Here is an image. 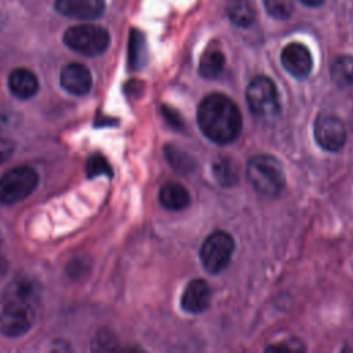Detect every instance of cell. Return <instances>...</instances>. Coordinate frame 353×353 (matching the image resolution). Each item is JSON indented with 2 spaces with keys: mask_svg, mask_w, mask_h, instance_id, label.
Returning a JSON list of instances; mask_svg holds the SVG:
<instances>
[{
  "mask_svg": "<svg viewBox=\"0 0 353 353\" xmlns=\"http://www.w3.org/2000/svg\"><path fill=\"white\" fill-rule=\"evenodd\" d=\"M197 124L212 142L225 145L233 142L241 131L243 117L237 105L221 92H211L197 108Z\"/></svg>",
  "mask_w": 353,
  "mask_h": 353,
  "instance_id": "6da1fadb",
  "label": "cell"
},
{
  "mask_svg": "<svg viewBox=\"0 0 353 353\" xmlns=\"http://www.w3.org/2000/svg\"><path fill=\"white\" fill-rule=\"evenodd\" d=\"M34 299L36 294L32 283L19 280L8 285L0 313V331L4 335L14 338L30 330L34 321Z\"/></svg>",
  "mask_w": 353,
  "mask_h": 353,
  "instance_id": "7a4b0ae2",
  "label": "cell"
},
{
  "mask_svg": "<svg viewBox=\"0 0 353 353\" xmlns=\"http://www.w3.org/2000/svg\"><path fill=\"white\" fill-rule=\"evenodd\" d=\"M247 178L252 188L266 197H277L285 186L284 168L270 154L254 156L247 164Z\"/></svg>",
  "mask_w": 353,
  "mask_h": 353,
  "instance_id": "3957f363",
  "label": "cell"
},
{
  "mask_svg": "<svg viewBox=\"0 0 353 353\" xmlns=\"http://www.w3.org/2000/svg\"><path fill=\"white\" fill-rule=\"evenodd\" d=\"M63 41L70 50L81 55L95 57L106 51L110 43V36L102 26L81 23L70 26L63 34Z\"/></svg>",
  "mask_w": 353,
  "mask_h": 353,
  "instance_id": "277c9868",
  "label": "cell"
},
{
  "mask_svg": "<svg viewBox=\"0 0 353 353\" xmlns=\"http://www.w3.org/2000/svg\"><path fill=\"white\" fill-rule=\"evenodd\" d=\"M39 175L30 167H17L0 178V203L15 204L26 199L37 186Z\"/></svg>",
  "mask_w": 353,
  "mask_h": 353,
  "instance_id": "5b68a950",
  "label": "cell"
},
{
  "mask_svg": "<svg viewBox=\"0 0 353 353\" xmlns=\"http://www.w3.org/2000/svg\"><path fill=\"white\" fill-rule=\"evenodd\" d=\"M234 252L233 237L222 230L211 233L200 248V259L208 273L222 272L232 259Z\"/></svg>",
  "mask_w": 353,
  "mask_h": 353,
  "instance_id": "8992f818",
  "label": "cell"
},
{
  "mask_svg": "<svg viewBox=\"0 0 353 353\" xmlns=\"http://www.w3.org/2000/svg\"><path fill=\"white\" fill-rule=\"evenodd\" d=\"M245 98L251 112L256 116L269 117L280 110L277 87L266 76H258L250 81Z\"/></svg>",
  "mask_w": 353,
  "mask_h": 353,
  "instance_id": "52a82bcc",
  "label": "cell"
},
{
  "mask_svg": "<svg viewBox=\"0 0 353 353\" xmlns=\"http://www.w3.org/2000/svg\"><path fill=\"white\" fill-rule=\"evenodd\" d=\"M314 139L328 152L339 150L346 142V128L334 114H320L314 121Z\"/></svg>",
  "mask_w": 353,
  "mask_h": 353,
  "instance_id": "ba28073f",
  "label": "cell"
},
{
  "mask_svg": "<svg viewBox=\"0 0 353 353\" xmlns=\"http://www.w3.org/2000/svg\"><path fill=\"white\" fill-rule=\"evenodd\" d=\"M284 69L296 79L309 76L313 69V58L310 51L302 43L287 44L280 55Z\"/></svg>",
  "mask_w": 353,
  "mask_h": 353,
  "instance_id": "9c48e42d",
  "label": "cell"
},
{
  "mask_svg": "<svg viewBox=\"0 0 353 353\" xmlns=\"http://www.w3.org/2000/svg\"><path fill=\"white\" fill-rule=\"evenodd\" d=\"M59 81L65 91L73 95H84L91 88L92 77L87 66H84L83 63L72 62L62 68Z\"/></svg>",
  "mask_w": 353,
  "mask_h": 353,
  "instance_id": "30bf717a",
  "label": "cell"
},
{
  "mask_svg": "<svg viewBox=\"0 0 353 353\" xmlns=\"http://www.w3.org/2000/svg\"><path fill=\"white\" fill-rule=\"evenodd\" d=\"M55 8L68 18L90 21L102 15L105 0H57Z\"/></svg>",
  "mask_w": 353,
  "mask_h": 353,
  "instance_id": "8fae6325",
  "label": "cell"
},
{
  "mask_svg": "<svg viewBox=\"0 0 353 353\" xmlns=\"http://www.w3.org/2000/svg\"><path fill=\"white\" fill-rule=\"evenodd\" d=\"M211 301V288L203 279L192 280L181 296V306L188 313L204 312Z\"/></svg>",
  "mask_w": 353,
  "mask_h": 353,
  "instance_id": "7c38bea8",
  "label": "cell"
},
{
  "mask_svg": "<svg viewBox=\"0 0 353 353\" xmlns=\"http://www.w3.org/2000/svg\"><path fill=\"white\" fill-rule=\"evenodd\" d=\"M10 91L19 99H29L36 95L39 90V80L36 74L25 68L14 69L8 76Z\"/></svg>",
  "mask_w": 353,
  "mask_h": 353,
  "instance_id": "4fadbf2b",
  "label": "cell"
},
{
  "mask_svg": "<svg viewBox=\"0 0 353 353\" xmlns=\"http://www.w3.org/2000/svg\"><path fill=\"white\" fill-rule=\"evenodd\" d=\"M159 201L167 210L181 211L190 204V193L183 185L168 182L160 189Z\"/></svg>",
  "mask_w": 353,
  "mask_h": 353,
  "instance_id": "5bb4252c",
  "label": "cell"
},
{
  "mask_svg": "<svg viewBox=\"0 0 353 353\" xmlns=\"http://www.w3.org/2000/svg\"><path fill=\"white\" fill-rule=\"evenodd\" d=\"M225 8L229 19L240 28L250 26L255 19V10L250 0H226Z\"/></svg>",
  "mask_w": 353,
  "mask_h": 353,
  "instance_id": "9a60e30c",
  "label": "cell"
},
{
  "mask_svg": "<svg viewBox=\"0 0 353 353\" xmlns=\"http://www.w3.org/2000/svg\"><path fill=\"white\" fill-rule=\"evenodd\" d=\"M331 77L339 87H353V57H338L331 66Z\"/></svg>",
  "mask_w": 353,
  "mask_h": 353,
  "instance_id": "2e32d148",
  "label": "cell"
},
{
  "mask_svg": "<svg viewBox=\"0 0 353 353\" xmlns=\"http://www.w3.org/2000/svg\"><path fill=\"white\" fill-rule=\"evenodd\" d=\"M225 65V57L219 50H208L205 51L199 63V72L203 77L212 79L218 76Z\"/></svg>",
  "mask_w": 353,
  "mask_h": 353,
  "instance_id": "e0dca14e",
  "label": "cell"
},
{
  "mask_svg": "<svg viewBox=\"0 0 353 353\" xmlns=\"http://www.w3.org/2000/svg\"><path fill=\"white\" fill-rule=\"evenodd\" d=\"M212 171L216 181L222 186H233L237 182V171L234 163L228 157H222L214 161Z\"/></svg>",
  "mask_w": 353,
  "mask_h": 353,
  "instance_id": "ac0fdd59",
  "label": "cell"
},
{
  "mask_svg": "<svg viewBox=\"0 0 353 353\" xmlns=\"http://www.w3.org/2000/svg\"><path fill=\"white\" fill-rule=\"evenodd\" d=\"M146 59V46L145 37L138 30H132L130 36V63L132 68L138 69L145 63Z\"/></svg>",
  "mask_w": 353,
  "mask_h": 353,
  "instance_id": "d6986e66",
  "label": "cell"
},
{
  "mask_svg": "<svg viewBox=\"0 0 353 353\" xmlns=\"http://www.w3.org/2000/svg\"><path fill=\"white\" fill-rule=\"evenodd\" d=\"M265 10L276 19H287L294 11L292 0H263Z\"/></svg>",
  "mask_w": 353,
  "mask_h": 353,
  "instance_id": "ffe728a7",
  "label": "cell"
},
{
  "mask_svg": "<svg viewBox=\"0 0 353 353\" xmlns=\"http://www.w3.org/2000/svg\"><path fill=\"white\" fill-rule=\"evenodd\" d=\"M85 172H87V176H90V178H94L98 175L112 176V174H113L110 164L102 154H94L87 160Z\"/></svg>",
  "mask_w": 353,
  "mask_h": 353,
  "instance_id": "44dd1931",
  "label": "cell"
},
{
  "mask_svg": "<svg viewBox=\"0 0 353 353\" xmlns=\"http://www.w3.org/2000/svg\"><path fill=\"white\" fill-rule=\"evenodd\" d=\"M12 152H14V143L7 138L0 137V164L7 161L12 156Z\"/></svg>",
  "mask_w": 353,
  "mask_h": 353,
  "instance_id": "7402d4cb",
  "label": "cell"
},
{
  "mask_svg": "<svg viewBox=\"0 0 353 353\" xmlns=\"http://www.w3.org/2000/svg\"><path fill=\"white\" fill-rule=\"evenodd\" d=\"M299 1H302L303 4H306L309 7H317L324 3V0H299Z\"/></svg>",
  "mask_w": 353,
  "mask_h": 353,
  "instance_id": "603a6c76",
  "label": "cell"
}]
</instances>
